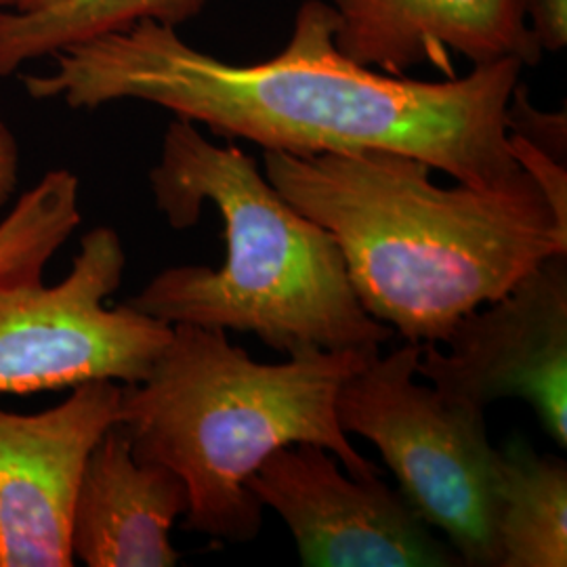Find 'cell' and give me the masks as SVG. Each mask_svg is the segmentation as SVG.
Returning a JSON list of instances; mask_svg holds the SVG:
<instances>
[{
	"label": "cell",
	"mask_w": 567,
	"mask_h": 567,
	"mask_svg": "<svg viewBox=\"0 0 567 567\" xmlns=\"http://www.w3.org/2000/svg\"><path fill=\"white\" fill-rule=\"evenodd\" d=\"M334 32L330 2L305 0L276 58L229 63L183 41L177 28L143 20L63 49L51 74H28L23 86L32 100H63L74 110L152 103L217 137L295 156L383 150L477 187L526 177L507 128L522 61L414 81L351 60Z\"/></svg>",
	"instance_id": "1"
},
{
	"label": "cell",
	"mask_w": 567,
	"mask_h": 567,
	"mask_svg": "<svg viewBox=\"0 0 567 567\" xmlns=\"http://www.w3.org/2000/svg\"><path fill=\"white\" fill-rule=\"evenodd\" d=\"M264 173L334 238L362 307L404 341L444 343L466 313L567 255V225L529 173L501 187H442L429 164L383 150H264Z\"/></svg>",
	"instance_id": "2"
},
{
	"label": "cell",
	"mask_w": 567,
	"mask_h": 567,
	"mask_svg": "<svg viewBox=\"0 0 567 567\" xmlns=\"http://www.w3.org/2000/svg\"><path fill=\"white\" fill-rule=\"evenodd\" d=\"M150 187L175 229L198 224L204 204H213L227 252L219 269H164L131 307L171 326L252 332L286 355L379 353L395 337L360 303L334 238L288 203L238 145L210 142L198 124L175 116Z\"/></svg>",
	"instance_id": "3"
},
{
	"label": "cell",
	"mask_w": 567,
	"mask_h": 567,
	"mask_svg": "<svg viewBox=\"0 0 567 567\" xmlns=\"http://www.w3.org/2000/svg\"><path fill=\"white\" fill-rule=\"evenodd\" d=\"M372 355L307 349L261 364L225 330L175 324L150 374L122 385L118 425L137 461L182 477L185 529L246 545L264 524V505L246 484L276 450L313 444L353 477L381 475L334 414L339 386Z\"/></svg>",
	"instance_id": "4"
},
{
	"label": "cell",
	"mask_w": 567,
	"mask_h": 567,
	"mask_svg": "<svg viewBox=\"0 0 567 567\" xmlns=\"http://www.w3.org/2000/svg\"><path fill=\"white\" fill-rule=\"evenodd\" d=\"M421 349L423 343L405 341L385 358H368L339 386L337 421L347 435L381 452L405 503L446 536L463 566L501 567V452L487 440L484 412L416 383Z\"/></svg>",
	"instance_id": "5"
},
{
	"label": "cell",
	"mask_w": 567,
	"mask_h": 567,
	"mask_svg": "<svg viewBox=\"0 0 567 567\" xmlns=\"http://www.w3.org/2000/svg\"><path fill=\"white\" fill-rule=\"evenodd\" d=\"M126 252L100 225L81 240L70 274L0 297V393H37L89 381L142 383L163 355L173 326L131 305L110 309Z\"/></svg>",
	"instance_id": "6"
},
{
	"label": "cell",
	"mask_w": 567,
	"mask_h": 567,
	"mask_svg": "<svg viewBox=\"0 0 567 567\" xmlns=\"http://www.w3.org/2000/svg\"><path fill=\"white\" fill-rule=\"evenodd\" d=\"M567 255L536 265L507 295L466 313L446 351L423 343L416 377L475 412L503 398L526 400L567 446Z\"/></svg>",
	"instance_id": "7"
},
{
	"label": "cell",
	"mask_w": 567,
	"mask_h": 567,
	"mask_svg": "<svg viewBox=\"0 0 567 567\" xmlns=\"http://www.w3.org/2000/svg\"><path fill=\"white\" fill-rule=\"evenodd\" d=\"M246 486L282 517L303 566H463L400 489L381 475H349L324 447H280Z\"/></svg>",
	"instance_id": "8"
},
{
	"label": "cell",
	"mask_w": 567,
	"mask_h": 567,
	"mask_svg": "<svg viewBox=\"0 0 567 567\" xmlns=\"http://www.w3.org/2000/svg\"><path fill=\"white\" fill-rule=\"evenodd\" d=\"M121 383L89 381L41 414L0 410V567L74 566L89 454L121 419Z\"/></svg>",
	"instance_id": "9"
},
{
	"label": "cell",
	"mask_w": 567,
	"mask_h": 567,
	"mask_svg": "<svg viewBox=\"0 0 567 567\" xmlns=\"http://www.w3.org/2000/svg\"><path fill=\"white\" fill-rule=\"evenodd\" d=\"M337 47L351 60L393 76L433 65L456 76L452 58L473 65L517 60L536 65L543 51L524 0H328Z\"/></svg>",
	"instance_id": "10"
},
{
	"label": "cell",
	"mask_w": 567,
	"mask_h": 567,
	"mask_svg": "<svg viewBox=\"0 0 567 567\" xmlns=\"http://www.w3.org/2000/svg\"><path fill=\"white\" fill-rule=\"evenodd\" d=\"M187 511L182 477L133 456L128 435L112 425L82 473L72 522L74 557L89 567H173L182 555L171 529Z\"/></svg>",
	"instance_id": "11"
},
{
	"label": "cell",
	"mask_w": 567,
	"mask_h": 567,
	"mask_svg": "<svg viewBox=\"0 0 567 567\" xmlns=\"http://www.w3.org/2000/svg\"><path fill=\"white\" fill-rule=\"evenodd\" d=\"M501 452L496 538L501 567L567 566V465L524 440Z\"/></svg>",
	"instance_id": "12"
},
{
	"label": "cell",
	"mask_w": 567,
	"mask_h": 567,
	"mask_svg": "<svg viewBox=\"0 0 567 567\" xmlns=\"http://www.w3.org/2000/svg\"><path fill=\"white\" fill-rule=\"evenodd\" d=\"M210 0H58L34 11H0V79L63 49L128 30L143 20L179 28Z\"/></svg>",
	"instance_id": "13"
},
{
	"label": "cell",
	"mask_w": 567,
	"mask_h": 567,
	"mask_svg": "<svg viewBox=\"0 0 567 567\" xmlns=\"http://www.w3.org/2000/svg\"><path fill=\"white\" fill-rule=\"evenodd\" d=\"M81 183L68 168L42 175L0 221V297L42 282L47 265L81 225Z\"/></svg>",
	"instance_id": "14"
},
{
	"label": "cell",
	"mask_w": 567,
	"mask_h": 567,
	"mask_svg": "<svg viewBox=\"0 0 567 567\" xmlns=\"http://www.w3.org/2000/svg\"><path fill=\"white\" fill-rule=\"evenodd\" d=\"M507 128L511 135L526 140L557 163L566 164V112H543L529 102L527 86L517 82L507 107Z\"/></svg>",
	"instance_id": "15"
},
{
	"label": "cell",
	"mask_w": 567,
	"mask_h": 567,
	"mask_svg": "<svg viewBox=\"0 0 567 567\" xmlns=\"http://www.w3.org/2000/svg\"><path fill=\"white\" fill-rule=\"evenodd\" d=\"M526 20L540 51L559 53L567 42V0H524Z\"/></svg>",
	"instance_id": "16"
},
{
	"label": "cell",
	"mask_w": 567,
	"mask_h": 567,
	"mask_svg": "<svg viewBox=\"0 0 567 567\" xmlns=\"http://www.w3.org/2000/svg\"><path fill=\"white\" fill-rule=\"evenodd\" d=\"M21 150L18 135L0 121V208L11 203L20 185Z\"/></svg>",
	"instance_id": "17"
},
{
	"label": "cell",
	"mask_w": 567,
	"mask_h": 567,
	"mask_svg": "<svg viewBox=\"0 0 567 567\" xmlns=\"http://www.w3.org/2000/svg\"><path fill=\"white\" fill-rule=\"evenodd\" d=\"M53 2H58V0H2L7 11H20V13L34 11V9H41L47 4H53Z\"/></svg>",
	"instance_id": "18"
},
{
	"label": "cell",
	"mask_w": 567,
	"mask_h": 567,
	"mask_svg": "<svg viewBox=\"0 0 567 567\" xmlns=\"http://www.w3.org/2000/svg\"><path fill=\"white\" fill-rule=\"evenodd\" d=\"M0 11H7V9H4V4H2V0H0Z\"/></svg>",
	"instance_id": "19"
}]
</instances>
